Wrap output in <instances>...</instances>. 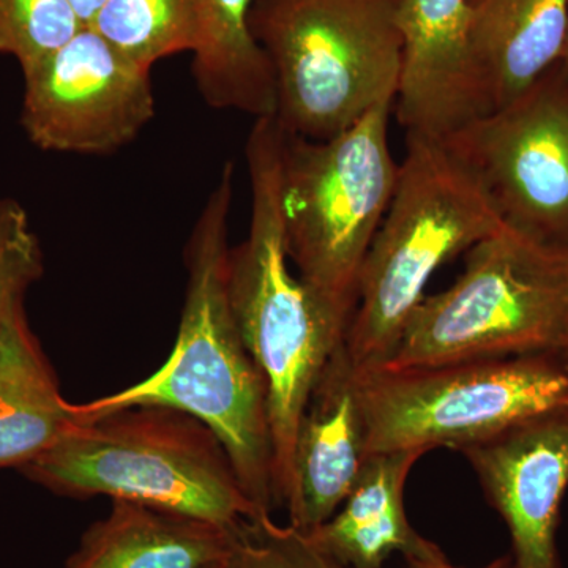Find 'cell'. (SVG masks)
Here are the masks:
<instances>
[{
  "instance_id": "1",
  "label": "cell",
  "mask_w": 568,
  "mask_h": 568,
  "mask_svg": "<svg viewBox=\"0 0 568 568\" xmlns=\"http://www.w3.org/2000/svg\"><path fill=\"white\" fill-rule=\"evenodd\" d=\"M234 164L223 166L186 242V291L173 351L153 375L118 394L74 405L80 420L132 406H166L203 422L230 455L261 514L271 515L274 448L267 395L239 331L230 295Z\"/></svg>"
},
{
  "instance_id": "2",
  "label": "cell",
  "mask_w": 568,
  "mask_h": 568,
  "mask_svg": "<svg viewBox=\"0 0 568 568\" xmlns=\"http://www.w3.org/2000/svg\"><path fill=\"white\" fill-rule=\"evenodd\" d=\"M250 227L230 254V295L246 349L263 376L274 448L276 507L293 493L295 433L351 316L291 271L284 235L282 126L254 119L245 148Z\"/></svg>"
},
{
  "instance_id": "3",
  "label": "cell",
  "mask_w": 568,
  "mask_h": 568,
  "mask_svg": "<svg viewBox=\"0 0 568 568\" xmlns=\"http://www.w3.org/2000/svg\"><path fill=\"white\" fill-rule=\"evenodd\" d=\"M20 470L54 495L108 496L224 528L265 517L242 489L215 433L173 407H122L81 420Z\"/></svg>"
},
{
  "instance_id": "4",
  "label": "cell",
  "mask_w": 568,
  "mask_h": 568,
  "mask_svg": "<svg viewBox=\"0 0 568 568\" xmlns=\"http://www.w3.org/2000/svg\"><path fill=\"white\" fill-rule=\"evenodd\" d=\"M407 151L369 245L345 339L358 372L386 365L433 275L504 223L443 141L406 136Z\"/></svg>"
},
{
  "instance_id": "5",
  "label": "cell",
  "mask_w": 568,
  "mask_h": 568,
  "mask_svg": "<svg viewBox=\"0 0 568 568\" xmlns=\"http://www.w3.org/2000/svg\"><path fill=\"white\" fill-rule=\"evenodd\" d=\"M399 0H254L250 26L274 70L284 132L327 141L395 100Z\"/></svg>"
},
{
  "instance_id": "6",
  "label": "cell",
  "mask_w": 568,
  "mask_h": 568,
  "mask_svg": "<svg viewBox=\"0 0 568 568\" xmlns=\"http://www.w3.org/2000/svg\"><path fill=\"white\" fill-rule=\"evenodd\" d=\"M467 253L457 282L422 298L384 368L568 357V252L504 224Z\"/></svg>"
},
{
  "instance_id": "7",
  "label": "cell",
  "mask_w": 568,
  "mask_h": 568,
  "mask_svg": "<svg viewBox=\"0 0 568 568\" xmlns=\"http://www.w3.org/2000/svg\"><path fill=\"white\" fill-rule=\"evenodd\" d=\"M394 104H377L327 141L282 129L287 256L295 274L351 317L362 265L398 182L388 144Z\"/></svg>"
},
{
  "instance_id": "8",
  "label": "cell",
  "mask_w": 568,
  "mask_h": 568,
  "mask_svg": "<svg viewBox=\"0 0 568 568\" xmlns=\"http://www.w3.org/2000/svg\"><path fill=\"white\" fill-rule=\"evenodd\" d=\"M366 450H462L568 410V357L519 355L358 372Z\"/></svg>"
},
{
  "instance_id": "9",
  "label": "cell",
  "mask_w": 568,
  "mask_h": 568,
  "mask_svg": "<svg viewBox=\"0 0 568 568\" xmlns=\"http://www.w3.org/2000/svg\"><path fill=\"white\" fill-rule=\"evenodd\" d=\"M500 222L568 252V77L556 63L514 102L443 141Z\"/></svg>"
},
{
  "instance_id": "10",
  "label": "cell",
  "mask_w": 568,
  "mask_h": 568,
  "mask_svg": "<svg viewBox=\"0 0 568 568\" xmlns=\"http://www.w3.org/2000/svg\"><path fill=\"white\" fill-rule=\"evenodd\" d=\"M22 78L21 125L43 151L115 152L155 115L151 70L89 26Z\"/></svg>"
},
{
  "instance_id": "11",
  "label": "cell",
  "mask_w": 568,
  "mask_h": 568,
  "mask_svg": "<svg viewBox=\"0 0 568 568\" xmlns=\"http://www.w3.org/2000/svg\"><path fill=\"white\" fill-rule=\"evenodd\" d=\"M506 523L514 568H562L560 507L568 489V410L459 450Z\"/></svg>"
},
{
  "instance_id": "12",
  "label": "cell",
  "mask_w": 568,
  "mask_h": 568,
  "mask_svg": "<svg viewBox=\"0 0 568 568\" xmlns=\"http://www.w3.org/2000/svg\"><path fill=\"white\" fill-rule=\"evenodd\" d=\"M402 73L394 111L410 136L444 141L489 114L467 0H399Z\"/></svg>"
},
{
  "instance_id": "13",
  "label": "cell",
  "mask_w": 568,
  "mask_h": 568,
  "mask_svg": "<svg viewBox=\"0 0 568 568\" xmlns=\"http://www.w3.org/2000/svg\"><path fill=\"white\" fill-rule=\"evenodd\" d=\"M366 422L358 373L345 343L313 387L295 433L290 525L310 532L334 517L361 473Z\"/></svg>"
},
{
  "instance_id": "14",
  "label": "cell",
  "mask_w": 568,
  "mask_h": 568,
  "mask_svg": "<svg viewBox=\"0 0 568 568\" xmlns=\"http://www.w3.org/2000/svg\"><path fill=\"white\" fill-rule=\"evenodd\" d=\"M425 454L418 448L368 455L334 517L305 536L328 558L353 568H384L395 552L406 560L440 555L406 514L407 476Z\"/></svg>"
},
{
  "instance_id": "15",
  "label": "cell",
  "mask_w": 568,
  "mask_h": 568,
  "mask_svg": "<svg viewBox=\"0 0 568 568\" xmlns=\"http://www.w3.org/2000/svg\"><path fill=\"white\" fill-rule=\"evenodd\" d=\"M239 528L112 500L63 568H211L230 559Z\"/></svg>"
},
{
  "instance_id": "16",
  "label": "cell",
  "mask_w": 568,
  "mask_h": 568,
  "mask_svg": "<svg viewBox=\"0 0 568 568\" xmlns=\"http://www.w3.org/2000/svg\"><path fill=\"white\" fill-rule=\"evenodd\" d=\"M467 6L474 59L493 112L558 63L568 0H467Z\"/></svg>"
},
{
  "instance_id": "17",
  "label": "cell",
  "mask_w": 568,
  "mask_h": 568,
  "mask_svg": "<svg viewBox=\"0 0 568 568\" xmlns=\"http://www.w3.org/2000/svg\"><path fill=\"white\" fill-rule=\"evenodd\" d=\"M80 424L22 305L0 325V469H22Z\"/></svg>"
},
{
  "instance_id": "18",
  "label": "cell",
  "mask_w": 568,
  "mask_h": 568,
  "mask_svg": "<svg viewBox=\"0 0 568 568\" xmlns=\"http://www.w3.org/2000/svg\"><path fill=\"white\" fill-rule=\"evenodd\" d=\"M254 0H197L200 37L193 77L205 102L219 110L274 118L276 91L271 61L250 26Z\"/></svg>"
},
{
  "instance_id": "19",
  "label": "cell",
  "mask_w": 568,
  "mask_h": 568,
  "mask_svg": "<svg viewBox=\"0 0 568 568\" xmlns=\"http://www.w3.org/2000/svg\"><path fill=\"white\" fill-rule=\"evenodd\" d=\"M89 28L142 69L196 50L197 0H106Z\"/></svg>"
},
{
  "instance_id": "20",
  "label": "cell",
  "mask_w": 568,
  "mask_h": 568,
  "mask_svg": "<svg viewBox=\"0 0 568 568\" xmlns=\"http://www.w3.org/2000/svg\"><path fill=\"white\" fill-rule=\"evenodd\" d=\"M82 28L69 0H0V54L11 55L22 73L61 50Z\"/></svg>"
},
{
  "instance_id": "21",
  "label": "cell",
  "mask_w": 568,
  "mask_h": 568,
  "mask_svg": "<svg viewBox=\"0 0 568 568\" xmlns=\"http://www.w3.org/2000/svg\"><path fill=\"white\" fill-rule=\"evenodd\" d=\"M226 568H353L321 552L304 532L271 515L246 519L237 530Z\"/></svg>"
},
{
  "instance_id": "22",
  "label": "cell",
  "mask_w": 568,
  "mask_h": 568,
  "mask_svg": "<svg viewBox=\"0 0 568 568\" xmlns=\"http://www.w3.org/2000/svg\"><path fill=\"white\" fill-rule=\"evenodd\" d=\"M43 275V253L29 213L17 200L0 197V325L24 305Z\"/></svg>"
},
{
  "instance_id": "23",
  "label": "cell",
  "mask_w": 568,
  "mask_h": 568,
  "mask_svg": "<svg viewBox=\"0 0 568 568\" xmlns=\"http://www.w3.org/2000/svg\"><path fill=\"white\" fill-rule=\"evenodd\" d=\"M406 568H466L454 566V564L448 562V559L444 552H440V555L432 556V558L410 559L406 560ZM477 568H514V559H511L510 555L500 556V558L488 562L487 566Z\"/></svg>"
},
{
  "instance_id": "24",
  "label": "cell",
  "mask_w": 568,
  "mask_h": 568,
  "mask_svg": "<svg viewBox=\"0 0 568 568\" xmlns=\"http://www.w3.org/2000/svg\"><path fill=\"white\" fill-rule=\"evenodd\" d=\"M104 2L106 0H69L71 9L74 10V13L78 14V18H80L84 26L91 24Z\"/></svg>"
},
{
  "instance_id": "25",
  "label": "cell",
  "mask_w": 568,
  "mask_h": 568,
  "mask_svg": "<svg viewBox=\"0 0 568 568\" xmlns=\"http://www.w3.org/2000/svg\"><path fill=\"white\" fill-rule=\"evenodd\" d=\"M558 65L560 67V69H562L564 73H566L568 77V21H567L566 40H564L562 52H560Z\"/></svg>"
},
{
  "instance_id": "26",
  "label": "cell",
  "mask_w": 568,
  "mask_h": 568,
  "mask_svg": "<svg viewBox=\"0 0 568 568\" xmlns=\"http://www.w3.org/2000/svg\"><path fill=\"white\" fill-rule=\"evenodd\" d=\"M226 562H227V560H226ZM226 562L216 564V566H212L211 568H226Z\"/></svg>"
}]
</instances>
